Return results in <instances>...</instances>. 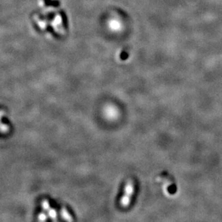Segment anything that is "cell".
I'll list each match as a JSON object with an SVG mask.
<instances>
[{
	"label": "cell",
	"mask_w": 222,
	"mask_h": 222,
	"mask_svg": "<svg viewBox=\"0 0 222 222\" xmlns=\"http://www.w3.org/2000/svg\"><path fill=\"white\" fill-rule=\"evenodd\" d=\"M38 219L40 220V221H46V220H47V215L45 214V213H40V214L38 215Z\"/></svg>",
	"instance_id": "5"
},
{
	"label": "cell",
	"mask_w": 222,
	"mask_h": 222,
	"mask_svg": "<svg viewBox=\"0 0 222 222\" xmlns=\"http://www.w3.org/2000/svg\"><path fill=\"white\" fill-rule=\"evenodd\" d=\"M61 213V216L63 217V219L66 220V221H73V219L71 215L70 214V213L68 212V210L65 208V207H62Z\"/></svg>",
	"instance_id": "2"
},
{
	"label": "cell",
	"mask_w": 222,
	"mask_h": 222,
	"mask_svg": "<svg viewBox=\"0 0 222 222\" xmlns=\"http://www.w3.org/2000/svg\"><path fill=\"white\" fill-rule=\"evenodd\" d=\"M134 190V183L132 182V181H129L126 184L124 190V195L122 196L121 201H120L122 206L126 207L130 205V201H131V197L133 195Z\"/></svg>",
	"instance_id": "1"
},
{
	"label": "cell",
	"mask_w": 222,
	"mask_h": 222,
	"mask_svg": "<svg viewBox=\"0 0 222 222\" xmlns=\"http://www.w3.org/2000/svg\"><path fill=\"white\" fill-rule=\"evenodd\" d=\"M47 212L48 213L49 216L51 217L52 219H53V220H55V219H56V217H57V213H56V211H55V209H52L51 207H50V208L47 210Z\"/></svg>",
	"instance_id": "3"
},
{
	"label": "cell",
	"mask_w": 222,
	"mask_h": 222,
	"mask_svg": "<svg viewBox=\"0 0 222 222\" xmlns=\"http://www.w3.org/2000/svg\"><path fill=\"white\" fill-rule=\"evenodd\" d=\"M1 130L2 132H7L8 130H9V126H8L7 124H4L3 122H2V125H1Z\"/></svg>",
	"instance_id": "6"
},
{
	"label": "cell",
	"mask_w": 222,
	"mask_h": 222,
	"mask_svg": "<svg viewBox=\"0 0 222 222\" xmlns=\"http://www.w3.org/2000/svg\"><path fill=\"white\" fill-rule=\"evenodd\" d=\"M42 206H43V209H44V210L45 211H47V209H48L50 208V207H51V206H50L49 201H47V200H46V199H45V200H43L42 201Z\"/></svg>",
	"instance_id": "4"
}]
</instances>
